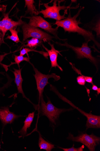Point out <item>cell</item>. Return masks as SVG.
Listing matches in <instances>:
<instances>
[{"label": "cell", "instance_id": "12", "mask_svg": "<svg viewBox=\"0 0 100 151\" xmlns=\"http://www.w3.org/2000/svg\"><path fill=\"white\" fill-rule=\"evenodd\" d=\"M14 71H11L15 76V83L16 85L18 93H21L22 94L23 98L26 99L28 102L32 104L34 106V104H33L29 99H28L25 96L22 88V83L23 79L22 78L21 75V72L22 69L17 70L16 68H13Z\"/></svg>", "mask_w": 100, "mask_h": 151}, {"label": "cell", "instance_id": "3", "mask_svg": "<svg viewBox=\"0 0 100 151\" xmlns=\"http://www.w3.org/2000/svg\"><path fill=\"white\" fill-rule=\"evenodd\" d=\"M64 1L55 0L53 3V5L50 6L49 3L44 4L45 7V9H42L39 11L45 18H49L56 21H60L64 19L67 17L65 16L67 14L68 9H72L70 6H66L65 5L61 6L60 4Z\"/></svg>", "mask_w": 100, "mask_h": 151}, {"label": "cell", "instance_id": "7", "mask_svg": "<svg viewBox=\"0 0 100 151\" xmlns=\"http://www.w3.org/2000/svg\"><path fill=\"white\" fill-rule=\"evenodd\" d=\"M30 19L28 24L30 26L38 28L39 27L45 31L47 32L52 34L57 39L61 40L63 42L67 39H62L58 36V30L59 27H57L53 28L51 24L48 22L43 18L40 16H33L26 17Z\"/></svg>", "mask_w": 100, "mask_h": 151}, {"label": "cell", "instance_id": "28", "mask_svg": "<svg viewBox=\"0 0 100 151\" xmlns=\"http://www.w3.org/2000/svg\"><path fill=\"white\" fill-rule=\"evenodd\" d=\"M1 144H0V148H1Z\"/></svg>", "mask_w": 100, "mask_h": 151}, {"label": "cell", "instance_id": "14", "mask_svg": "<svg viewBox=\"0 0 100 151\" xmlns=\"http://www.w3.org/2000/svg\"><path fill=\"white\" fill-rule=\"evenodd\" d=\"M35 112H33L28 114L24 122V125L18 133L20 134L19 138L23 137V138L27 134V129L29 128L32 124L34 117Z\"/></svg>", "mask_w": 100, "mask_h": 151}, {"label": "cell", "instance_id": "10", "mask_svg": "<svg viewBox=\"0 0 100 151\" xmlns=\"http://www.w3.org/2000/svg\"><path fill=\"white\" fill-rule=\"evenodd\" d=\"M9 13L5 14L2 20L0 21V31L2 33L0 39V45L4 42V38L8 30L14 29L18 26L22 25L25 23L22 21L21 17L18 21H13L9 18Z\"/></svg>", "mask_w": 100, "mask_h": 151}, {"label": "cell", "instance_id": "5", "mask_svg": "<svg viewBox=\"0 0 100 151\" xmlns=\"http://www.w3.org/2000/svg\"><path fill=\"white\" fill-rule=\"evenodd\" d=\"M22 26L23 38V43L28 38H36L42 40L43 42H50L52 39L55 38L48 33L42 31L38 28L32 27L25 22Z\"/></svg>", "mask_w": 100, "mask_h": 151}, {"label": "cell", "instance_id": "4", "mask_svg": "<svg viewBox=\"0 0 100 151\" xmlns=\"http://www.w3.org/2000/svg\"><path fill=\"white\" fill-rule=\"evenodd\" d=\"M64 42H65L64 44L58 42L55 43L60 46H65L72 49L76 54L78 59L84 58L88 59L95 66L97 71H98L99 61L96 58L92 56V51L88 46V43L84 42L81 47H77L69 45L65 41Z\"/></svg>", "mask_w": 100, "mask_h": 151}, {"label": "cell", "instance_id": "8", "mask_svg": "<svg viewBox=\"0 0 100 151\" xmlns=\"http://www.w3.org/2000/svg\"><path fill=\"white\" fill-rule=\"evenodd\" d=\"M67 139L73 142H80L86 146L90 151H94L96 147L100 143L99 137L93 134L89 135L87 133H81L77 137L69 133Z\"/></svg>", "mask_w": 100, "mask_h": 151}, {"label": "cell", "instance_id": "20", "mask_svg": "<svg viewBox=\"0 0 100 151\" xmlns=\"http://www.w3.org/2000/svg\"><path fill=\"white\" fill-rule=\"evenodd\" d=\"M31 51L38 52L40 54H42L45 58H46L47 59L48 58V52L41 51H38L34 49H32L27 48H23L21 50L20 52V55L23 56L24 55L26 54L28 57L29 58V57H28V52Z\"/></svg>", "mask_w": 100, "mask_h": 151}, {"label": "cell", "instance_id": "26", "mask_svg": "<svg viewBox=\"0 0 100 151\" xmlns=\"http://www.w3.org/2000/svg\"><path fill=\"white\" fill-rule=\"evenodd\" d=\"M92 89L94 91H97V93L98 95L100 93V88L98 87L96 85L93 84Z\"/></svg>", "mask_w": 100, "mask_h": 151}, {"label": "cell", "instance_id": "2", "mask_svg": "<svg viewBox=\"0 0 100 151\" xmlns=\"http://www.w3.org/2000/svg\"><path fill=\"white\" fill-rule=\"evenodd\" d=\"M47 98V103L45 101L43 97L39 99V104H35L34 106L41 115L45 116L48 118L50 124L54 127L56 125V121L62 113L72 110V109H66L57 108L52 104L50 99L48 97Z\"/></svg>", "mask_w": 100, "mask_h": 151}, {"label": "cell", "instance_id": "25", "mask_svg": "<svg viewBox=\"0 0 100 151\" xmlns=\"http://www.w3.org/2000/svg\"><path fill=\"white\" fill-rule=\"evenodd\" d=\"M77 82L80 85L84 86L86 83V81L84 77L81 76H79L77 78Z\"/></svg>", "mask_w": 100, "mask_h": 151}, {"label": "cell", "instance_id": "17", "mask_svg": "<svg viewBox=\"0 0 100 151\" xmlns=\"http://www.w3.org/2000/svg\"><path fill=\"white\" fill-rule=\"evenodd\" d=\"M5 73L2 76H0V95L5 96L4 93L5 91L9 88L12 86L11 83L14 80V79L11 78L8 74L7 75V81L6 83H3V80L4 78L3 76L5 75Z\"/></svg>", "mask_w": 100, "mask_h": 151}, {"label": "cell", "instance_id": "16", "mask_svg": "<svg viewBox=\"0 0 100 151\" xmlns=\"http://www.w3.org/2000/svg\"><path fill=\"white\" fill-rule=\"evenodd\" d=\"M86 27H88L89 31L92 32L94 31L96 33L97 37H100V18L98 17L96 20H92L89 23L86 24Z\"/></svg>", "mask_w": 100, "mask_h": 151}, {"label": "cell", "instance_id": "1", "mask_svg": "<svg viewBox=\"0 0 100 151\" xmlns=\"http://www.w3.org/2000/svg\"><path fill=\"white\" fill-rule=\"evenodd\" d=\"M84 8V7L81 6L77 13L73 17L71 16L70 9H69L68 17L64 19L56 21L54 25H56L59 27H62L65 32L77 33L83 37L86 42L88 43L91 41H93L94 44L99 49L100 44L96 40L95 36L93 34L92 32L84 29L79 25V24L82 23L80 22V19L77 20V18Z\"/></svg>", "mask_w": 100, "mask_h": 151}, {"label": "cell", "instance_id": "23", "mask_svg": "<svg viewBox=\"0 0 100 151\" xmlns=\"http://www.w3.org/2000/svg\"><path fill=\"white\" fill-rule=\"evenodd\" d=\"M15 58H14V60H15V63L14 64H17L18 66V67L20 69V64L21 62L24 61H26L27 62H29L30 61L29 58L24 57L23 56H17L15 55Z\"/></svg>", "mask_w": 100, "mask_h": 151}, {"label": "cell", "instance_id": "19", "mask_svg": "<svg viewBox=\"0 0 100 151\" xmlns=\"http://www.w3.org/2000/svg\"><path fill=\"white\" fill-rule=\"evenodd\" d=\"M43 41L36 38H32L30 40H27V44L24 45L21 49L23 47H28L30 49H34L43 45Z\"/></svg>", "mask_w": 100, "mask_h": 151}, {"label": "cell", "instance_id": "9", "mask_svg": "<svg viewBox=\"0 0 100 151\" xmlns=\"http://www.w3.org/2000/svg\"><path fill=\"white\" fill-rule=\"evenodd\" d=\"M33 66L35 74L33 75L35 79L37 86V89L39 93V99L43 97V93L45 86L49 84L48 80L50 78H53L54 81H57L61 78L60 76L57 75L55 73L51 74L45 75L43 74L35 68L34 65L30 61L28 62Z\"/></svg>", "mask_w": 100, "mask_h": 151}, {"label": "cell", "instance_id": "24", "mask_svg": "<svg viewBox=\"0 0 100 151\" xmlns=\"http://www.w3.org/2000/svg\"><path fill=\"white\" fill-rule=\"evenodd\" d=\"M59 147L64 151H83L84 148V146L83 145L79 147L76 148L74 147V145H73V147L70 148H65L61 147Z\"/></svg>", "mask_w": 100, "mask_h": 151}, {"label": "cell", "instance_id": "15", "mask_svg": "<svg viewBox=\"0 0 100 151\" xmlns=\"http://www.w3.org/2000/svg\"><path fill=\"white\" fill-rule=\"evenodd\" d=\"M25 7L26 6L27 9L26 13H29L32 17L38 16L40 14L39 12L36 9L34 5L33 0H25Z\"/></svg>", "mask_w": 100, "mask_h": 151}, {"label": "cell", "instance_id": "11", "mask_svg": "<svg viewBox=\"0 0 100 151\" xmlns=\"http://www.w3.org/2000/svg\"><path fill=\"white\" fill-rule=\"evenodd\" d=\"M10 106H0V120L2 125V132L5 126L8 124H11L16 120L23 116L17 115L10 111Z\"/></svg>", "mask_w": 100, "mask_h": 151}, {"label": "cell", "instance_id": "18", "mask_svg": "<svg viewBox=\"0 0 100 151\" xmlns=\"http://www.w3.org/2000/svg\"><path fill=\"white\" fill-rule=\"evenodd\" d=\"M38 132L39 134L38 145L40 150L43 149L47 151H51L53 149L55 148L53 145L45 140L43 138L40 133Z\"/></svg>", "mask_w": 100, "mask_h": 151}, {"label": "cell", "instance_id": "27", "mask_svg": "<svg viewBox=\"0 0 100 151\" xmlns=\"http://www.w3.org/2000/svg\"><path fill=\"white\" fill-rule=\"evenodd\" d=\"M2 10H3V9H2V8L0 7V12L2 11Z\"/></svg>", "mask_w": 100, "mask_h": 151}, {"label": "cell", "instance_id": "21", "mask_svg": "<svg viewBox=\"0 0 100 151\" xmlns=\"http://www.w3.org/2000/svg\"><path fill=\"white\" fill-rule=\"evenodd\" d=\"M9 31L11 34V35H8L6 39H9L17 44L20 42L18 35V32L16 31V28L11 29Z\"/></svg>", "mask_w": 100, "mask_h": 151}, {"label": "cell", "instance_id": "22", "mask_svg": "<svg viewBox=\"0 0 100 151\" xmlns=\"http://www.w3.org/2000/svg\"><path fill=\"white\" fill-rule=\"evenodd\" d=\"M69 63L71 65V66H72V68L73 70L76 72V73L78 74L79 75H80V76H83L86 81H87L89 83L91 84L92 85L94 84L93 83L92 77L89 76H85L83 75L82 74L80 70L77 69V68L76 67L74 64H73V63L71 62H70Z\"/></svg>", "mask_w": 100, "mask_h": 151}, {"label": "cell", "instance_id": "13", "mask_svg": "<svg viewBox=\"0 0 100 151\" xmlns=\"http://www.w3.org/2000/svg\"><path fill=\"white\" fill-rule=\"evenodd\" d=\"M49 45L51 47V49L48 50L43 45H42L45 50L47 51L51 61V67L56 68L57 67L61 71H63L62 68L59 65L57 62V58L58 54H60V51L56 50L54 48V45L51 44L50 42H48Z\"/></svg>", "mask_w": 100, "mask_h": 151}, {"label": "cell", "instance_id": "6", "mask_svg": "<svg viewBox=\"0 0 100 151\" xmlns=\"http://www.w3.org/2000/svg\"><path fill=\"white\" fill-rule=\"evenodd\" d=\"M50 90L57 95L60 99L68 103L74 108L77 109L81 114L87 118V121L86 124L87 129L90 128H100V116L94 115L91 114L87 113L76 106L72 103H71L60 93L55 86H53L52 87Z\"/></svg>", "mask_w": 100, "mask_h": 151}]
</instances>
